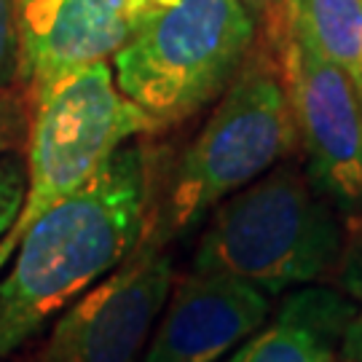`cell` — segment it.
<instances>
[{"instance_id": "obj_1", "label": "cell", "mask_w": 362, "mask_h": 362, "mask_svg": "<svg viewBox=\"0 0 362 362\" xmlns=\"http://www.w3.org/2000/svg\"><path fill=\"white\" fill-rule=\"evenodd\" d=\"M151 167L143 145H121L78 191L46 209L19 239L0 279V360L25 349L76 298L140 247Z\"/></svg>"}, {"instance_id": "obj_2", "label": "cell", "mask_w": 362, "mask_h": 362, "mask_svg": "<svg viewBox=\"0 0 362 362\" xmlns=\"http://www.w3.org/2000/svg\"><path fill=\"white\" fill-rule=\"evenodd\" d=\"M344 226L346 220L314 188L306 167L285 158L209 212L191 269L279 298L341 269Z\"/></svg>"}, {"instance_id": "obj_3", "label": "cell", "mask_w": 362, "mask_h": 362, "mask_svg": "<svg viewBox=\"0 0 362 362\" xmlns=\"http://www.w3.org/2000/svg\"><path fill=\"white\" fill-rule=\"evenodd\" d=\"M255 27L242 0H172L110 57L113 78L158 127L177 124L228 89Z\"/></svg>"}, {"instance_id": "obj_4", "label": "cell", "mask_w": 362, "mask_h": 362, "mask_svg": "<svg viewBox=\"0 0 362 362\" xmlns=\"http://www.w3.org/2000/svg\"><path fill=\"white\" fill-rule=\"evenodd\" d=\"M30 100L27 191L13 226L0 239V272L46 209L86 185L121 145L158 129L153 118L118 89L110 62L65 73Z\"/></svg>"}, {"instance_id": "obj_5", "label": "cell", "mask_w": 362, "mask_h": 362, "mask_svg": "<svg viewBox=\"0 0 362 362\" xmlns=\"http://www.w3.org/2000/svg\"><path fill=\"white\" fill-rule=\"evenodd\" d=\"M296 148V124L276 59L250 54L177 161L161 212L164 231L151 239L164 242L199 226L223 199L290 158Z\"/></svg>"}, {"instance_id": "obj_6", "label": "cell", "mask_w": 362, "mask_h": 362, "mask_svg": "<svg viewBox=\"0 0 362 362\" xmlns=\"http://www.w3.org/2000/svg\"><path fill=\"white\" fill-rule=\"evenodd\" d=\"M276 67L314 188L346 223L362 220V97L354 81L274 16Z\"/></svg>"}, {"instance_id": "obj_7", "label": "cell", "mask_w": 362, "mask_h": 362, "mask_svg": "<svg viewBox=\"0 0 362 362\" xmlns=\"http://www.w3.org/2000/svg\"><path fill=\"white\" fill-rule=\"evenodd\" d=\"M172 282L175 266L161 242L143 239L116 272L54 317L22 362H143Z\"/></svg>"}, {"instance_id": "obj_8", "label": "cell", "mask_w": 362, "mask_h": 362, "mask_svg": "<svg viewBox=\"0 0 362 362\" xmlns=\"http://www.w3.org/2000/svg\"><path fill=\"white\" fill-rule=\"evenodd\" d=\"M158 8V0H16L19 81L33 97L65 73L107 62Z\"/></svg>"}, {"instance_id": "obj_9", "label": "cell", "mask_w": 362, "mask_h": 362, "mask_svg": "<svg viewBox=\"0 0 362 362\" xmlns=\"http://www.w3.org/2000/svg\"><path fill=\"white\" fill-rule=\"evenodd\" d=\"M272 311L274 298L258 287L191 269L169 287L143 362H223L269 322Z\"/></svg>"}, {"instance_id": "obj_10", "label": "cell", "mask_w": 362, "mask_h": 362, "mask_svg": "<svg viewBox=\"0 0 362 362\" xmlns=\"http://www.w3.org/2000/svg\"><path fill=\"white\" fill-rule=\"evenodd\" d=\"M349 314L351 300L333 290L293 293L274 322L263 325L223 362H344L341 336Z\"/></svg>"}, {"instance_id": "obj_11", "label": "cell", "mask_w": 362, "mask_h": 362, "mask_svg": "<svg viewBox=\"0 0 362 362\" xmlns=\"http://www.w3.org/2000/svg\"><path fill=\"white\" fill-rule=\"evenodd\" d=\"M274 16L341 67L362 97V0H282Z\"/></svg>"}, {"instance_id": "obj_12", "label": "cell", "mask_w": 362, "mask_h": 362, "mask_svg": "<svg viewBox=\"0 0 362 362\" xmlns=\"http://www.w3.org/2000/svg\"><path fill=\"white\" fill-rule=\"evenodd\" d=\"M19 78V27L16 0H0V94Z\"/></svg>"}, {"instance_id": "obj_13", "label": "cell", "mask_w": 362, "mask_h": 362, "mask_svg": "<svg viewBox=\"0 0 362 362\" xmlns=\"http://www.w3.org/2000/svg\"><path fill=\"white\" fill-rule=\"evenodd\" d=\"M349 290H351V314L341 336V360L344 362H362V260L351 266Z\"/></svg>"}, {"instance_id": "obj_14", "label": "cell", "mask_w": 362, "mask_h": 362, "mask_svg": "<svg viewBox=\"0 0 362 362\" xmlns=\"http://www.w3.org/2000/svg\"><path fill=\"white\" fill-rule=\"evenodd\" d=\"M25 134V110L11 94H0V156L11 153Z\"/></svg>"}, {"instance_id": "obj_15", "label": "cell", "mask_w": 362, "mask_h": 362, "mask_svg": "<svg viewBox=\"0 0 362 362\" xmlns=\"http://www.w3.org/2000/svg\"><path fill=\"white\" fill-rule=\"evenodd\" d=\"M242 3L250 8L252 16L260 13V16H266V19H272L274 13L279 11V6H282V0H242Z\"/></svg>"}, {"instance_id": "obj_16", "label": "cell", "mask_w": 362, "mask_h": 362, "mask_svg": "<svg viewBox=\"0 0 362 362\" xmlns=\"http://www.w3.org/2000/svg\"><path fill=\"white\" fill-rule=\"evenodd\" d=\"M158 3H164V6H169V3H172V0H158Z\"/></svg>"}, {"instance_id": "obj_17", "label": "cell", "mask_w": 362, "mask_h": 362, "mask_svg": "<svg viewBox=\"0 0 362 362\" xmlns=\"http://www.w3.org/2000/svg\"><path fill=\"white\" fill-rule=\"evenodd\" d=\"M0 362H3V360H0Z\"/></svg>"}]
</instances>
